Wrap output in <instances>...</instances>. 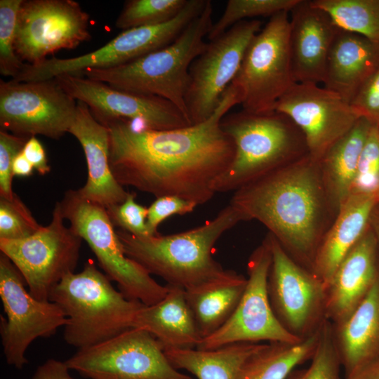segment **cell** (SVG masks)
<instances>
[{"label":"cell","instance_id":"ac0fdd59","mask_svg":"<svg viewBox=\"0 0 379 379\" xmlns=\"http://www.w3.org/2000/svg\"><path fill=\"white\" fill-rule=\"evenodd\" d=\"M53 79L74 100L86 105L103 125L116 120H138L152 130L191 126L178 107L163 98L119 90L80 74H65Z\"/></svg>","mask_w":379,"mask_h":379},{"label":"cell","instance_id":"f6af8a7d","mask_svg":"<svg viewBox=\"0 0 379 379\" xmlns=\"http://www.w3.org/2000/svg\"><path fill=\"white\" fill-rule=\"evenodd\" d=\"M34 167L25 157L22 150L15 157L12 165L13 176L28 177L32 175Z\"/></svg>","mask_w":379,"mask_h":379},{"label":"cell","instance_id":"7bdbcfd3","mask_svg":"<svg viewBox=\"0 0 379 379\" xmlns=\"http://www.w3.org/2000/svg\"><path fill=\"white\" fill-rule=\"evenodd\" d=\"M69 370L65 361L50 359L37 368L32 379H74Z\"/></svg>","mask_w":379,"mask_h":379},{"label":"cell","instance_id":"5bb4252c","mask_svg":"<svg viewBox=\"0 0 379 379\" xmlns=\"http://www.w3.org/2000/svg\"><path fill=\"white\" fill-rule=\"evenodd\" d=\"M77 102L55 79L19 82L0 80V127L15 135L58 140L68 133Z\"/></svg>","mask_w":379,"mask_h":379},{"label":"cell","instance_id":"74e56055","mask_svg":"<svg viewBox=\"0 0 379 379\" xmlns=\"http://www.w3.org/2000/svg\"><path fill=\"white\" fill-rule=\"evenodd\" d=\"M135 192H128L121 204L106 209L114 225L138 237L152 236L147 225V208L135 201Z\"/></svg>","mask_w":379,"mask_h":379},{"label":"cell","instance_id":"7c38bea8","mask_svg":"<svg viewBox=\"0 0 379 379\" xmlns=\"http://www.w3.org/2000/svg\"><path fill=\"white\" fill-rule=\"evenodd\" d=\"M25 284L18 270L1 253L0 298L6 314L0 320L1 343L7 363L18 369L27 364L25 353L35 339L51 337L67 324L57 304L35 298Z\"/></svg>","mask_w":379,"mask_h":379},{"label":"cell","instance_id":"44dd1931","mask_svg":"<svg viewBox=\"0 0 379 379\" xmlns=\"http://www.w3.org/2000/svg\"><path fill=\"white\" fill-rule=\"evenodd\" d=\"M378 245L369 226L337 268L326 288V319L333 325L350 317L379 277Z\"/></svg>","mask_w":379,"mask_h":379},{"label":"cell","instance_id":"4316f807","mask_svg":"<svg viewBox=\"0 0 379 379\" xmlns=\"http://www.w3.org/2000/svg\"><path fill=\"white\" fill-rule=\"evenodd\" d=\"M247 278L233 270L219 277L185 290L202 340L217 331L231 317L244 292Z\"/></svg>","mask_w":379,"mask_h":379},{"label":"cell","instance_id":"f35d334b","mask_svg":"<svg viewBox=\"0 0 379 379\" xmlns=\"http://www.w3.org/2000/svg\"><path fill=\"white\" fill-rule=\"evenodd\" d=\"M28 138L0 130V197L11 199L15 192L12 190V165Z\"/></svg>","mask_w":379,"mask_h":379},{"label":"cell","instance_id":"d6986e66","mask_svg":"<svg viewBox=\"0 0 379 379\" xmlns=\"http://www.w3.org/2000/svg\"><path fill=\"white\" fill-rule=\"evenodd\" d=\"M274 111L288 117L300 129L309 154L317 161L361 117L338 94L313 83H294Z\"/></svg>","mask_w":379,"mask_h":379},{"label":"cell","instance_id":"2e32d148","mask_svg":"<svg viewBox=\"0 0 379 379\" xmlns=\"http://www.w3.org/2000/svg\"><path fill=\"white\" fill-rule=\"evenodd\" d=\"M271 262L266 237L248 259L246 286L235 311L221 328L204 338L197 349L213 350L237 343H296L302 340L288 332L273 312L267 291Z\"/></svg>","mask_w":379,"mask_h":379},{"label":"cell","instance_id":"836d02e7","mask_svg":"<svg viewBox=\"0 0 379 379\" xmlns=\"http://www.w3.org/2000/svg\"><path fill=\"white\" fill-rule=\"evenodd\" d=\"M310 361L307 367L295 369L287 379H341L342 366L328 320L321 325L319 341Z\"/></svg>","mask_w":379,"mask_h":379},{"label":"cell","instance_id":"9c48e42d","mask_svg":"<svg viewBox=\"0 0 379 379\" xmlns=\"http://www.w3.org/2000/svg\"><path fill=\"white\" fill-rule=\"evenodd\" d=\"M289 12L270 18L254 36L232 81L242 109L252 113L274 111L278 100L295 83L289 50Z\"/></svg>","mask_w":379,"mask_h":379},{"label":"cell","instance_id":"6da1fadb","mask_svg":"<svg viewBox=\"0 0 379 379\" xmlns=\"http://www.w3.org/2000/svg\"><path fill=\"white\" fill-rule=\"evenodd\" d=\"M238 104V92L230 84L214 113L198 124L152 130L137 129L124 120L106 123L114 177L123 187L156 198L175 196L197 206L205 204L216 193L215 184L234 158V142L220 121Z\"/></svg>","mask_w":379,"mask_h":379},{"label":"cell","instance_id":"d6a6232c","mask_svg":"<svg viewBox=\"0 0 379 379\" xmlns=\"http://www.w3.org/2000/svg\"><path fill=\"white\" fill-rule=\"evenodd\" d=\"M300 0H229L218 20L213 22L207 39H215L239 22L259 16L290 12Z\"/></svg>","mask_w":379,"mask_h":379},{"label":"cell","instance_id":"d590c367","mask_svg":"<svg viewBox=\"0 0 379 379\" xmlns=\"http://www.w3.org/2000/svg\"><path fill=\"white\" fill-rule=\"evenodd\" d=\"M42 227L15 193L11 199L0 197V239H22Z\"/></svg>","mask_w":379,"mask_h":379},{"label":"cell","instance_id":"3957f363","mask_svg":"<svg viewBox=\"0 0 379 379\" xmlns=\"http://www.w3.org/2000/svg\"><path fill=\"white\" fill-rule=\"evenodd\" d=\"M245 221L230 203L212 220L190 230L171 235L138 237L116 231L126 255L168 285L190 289L212 281L225 271L213 258L220 237Z\"/></svg>","mask_w":379,"mask_h":379},{"label":"cell","instance_id":"bcb514c9","mask_svg":"<svg viewBox=\"0 0 379 379\" xmlns=\"http://www.w3.org/2000/svg\"><path fill=\"white\" fill-rule=\"evenodd\" d=\"M369 226L374 232L379 244V202L372 211L369 220Z\"/></svg>","mask_w":379,"mask_h":379},{"label":"cell","instance_id":"484cf974","mask_svg":"<svg viewBox=\"0 0 379 379\" xmlns=\"http://www.w3.org/2000/svg\"><path fill=\"white\" fill-rule=\"evenodd\" d=\"M332 328L345 374L379 357V277L350 317Z\"/></svg>","mask_w":379,"mask_h":379},{"label":"cell","instance_id":"ee69618b","mask_svg":"<svg viewBox=\"0 0 379 379\" xmlns=\"http://www.w3.org/2000/svg\"><path fill=\"white\" fill-rule=\"evenodd\" d=\"M344 379H379V357L345 374Z\"/></svg>","mask_w":379,"mask_h":379},{"label":"cell","instance_id":"52a82bcc","mask_svg":"<svg viewBox=\"0 0 379 379\" xmlns=\"http://www.w3.org/2000/svg\"><path fill=\"white\" fill-rule=\"evenodd\" d=\"M60 204L69 227L88 244L105 275L127 298L152 305L165 297L168 286L159 284L126 255L105 208L84 199L77 190H67Z\"/></svg>","mask_w":379,"mask_h":379},{"label":"cell","instance_id":"9a60e30c","mask_svg":"<svg viewBox=\"0 0 379 379\" xmlns=\"http://www.w3.org/2000/svg\"><path fill=\"white\" fill-rule=\"evenodd\" d=\"M272 262L267 291L281 325L304 339L317 331L326 319V289L313 272L293 260L270 234L267 235Z\"/></svg>","mask_w":379,"mask_h":379},{"label":"cell","instance_id":"f1b7e54d","mask_svg":"<svg viewBox=\"0 0 379 379\" xmlns=\"http://www.w3.org/2000/svg\"><path fill=\"white\" fill-rule=\"evenodd\" d=\"M262 343H237L213 350L169 349L164 350L171 364L198 379H239L246 359Z\"/></svg>","mask_w":379,"mask_h":379},{"label":"cell","instance_id":"d4e9b609","mask_svg":"<svg viewBox=\"0 0 379 379\" xmlns=\"http://www.w3.org/2000/svg\"><path fill=\"white\" fill-rule=\"evenodd\" d=\"M165 297L138 311L133 328L149 332L164 350L197 348L202 340L185 290L168 285Z\"/></svg>","mask_w":379,"mask_h":379},{"label":"cell","instance_id":"30bf717a","mask_svg":"<svg viewBox=\"0 0 379 379\" xmlns=\"http://www.w3.org/2000/svg\"><path fill=\"white\" fill-rule=\"evenodd\" d=\"M64 220L58 201L47 226L22 239H0L1 253L11 260L29 292L39 300H49L52 290L77 265L82 239L66 227Z\"/></svg>","mask_w":379,"mask_h":379},{"label":"cell","instance_id":"60d3db41","mask_svg":"<svg viewBox=\"0 0 379 379\" xmlns=\"http://www.w3.org/2000/svg\"><path fill=\"white\" fill-rule=\"evenodd\" d=\"M351 105L361 117L379 124V68L361 86Z\"/></svg>","mask_w":379,"mask_h":379},{"label":"cell","instance_id":"ffe728a7","mask_svg":"<svg viewBox=\"0 0 379 379\" xmlns=\"http://www.w3.org/2000/svg\"><path fill=\"white\" fill-rule=\"evenodd\" d=\"M289 50L295 83H323L328 54L339 28L310 1L300 0L289 12Z\"/></svg>","mask_w":379,"mask_h":379},{"label":"cell","instance_id":"8fae6325","mask_svg":"<svg viewBox=\"0 0 379 379\" xmlns=\"http://www.w3.org/2000/svg\"><path fill=\"white\" fill-rule=\"evenodd\" d=\"M90 379H192L175 368L149 332L132 328L65 361Z\"/></svg>","mask_w":379,"mask_h":379},{"label":"cell","instance_id":"ba28073f","mask_svg":"<svg viewBox=\"0 0 379 379\" xmlns=\"http://www.w3.org/2000/svg\"><path fill=\"white\" fill-rule=\"evenodd\" d=\"M207 0H188L182 11L171 20L157 25L124 30L103 46L69 58L53 57L36 65H25L15 81L52 79L58 76L78 74L88 69L118 67L173 42L206 6Z\"/></svg>","mask_w":379,"mask_h":379},{"label":"cell","instance_id":"cb8c5ba5","mask_svg":"<svg viewBox=\"0 0 379 379\" xmlns=\"http://www.w3.org/2000/svg\"><path fill=\"white\" fill-rule=\"evenodd\" d=\"M378 68L379 43L339 29L328 54L324 86L351 104Z\"/></svg>","mask_w":379,"mask_h":379},{"label":"cell","instance_id":"4fadbf2b","mask_svg":"<svg viewBox=\"0 0 379 379\" xmlns=\"http://www.w3.org/2000/svg\"><path fill=\"white\" fill-rule=\"evenodd\" d=\"M261 29L259 20L239 22L209 41L192 62L185 95L191 125L205 121L214 113L236 77L250 42Z\"/></svg>","mask_w":379,"mask_h":379},{"label":"cell","instance_id":"83f0119b","mask_svg":"<svg viewBox=\"0 0 379 379\" xmlns=\"http://www.w3.org/2000/svg\"><path fill=\"white\" fill-rule=\"evenodd\" d=\"M373 124L361 117L319 160L324 185L336 214L351 194L359 156Z\"/></svg>","mask_w":379,"mask_h":379},{"label":"cell","instance_id":"e575fe53","mask_svg":"<svg viewBox=\"0 0 379 379\" xmlns=\"http://www.w3.org/2000/svg\"><path fill=\"white\" fill-rule=\"evenodd\" d=\"M23 0H0V73L15 79L24 63L15 51L17 19Z\"/></svg>","mask_w":379,"mask_h":379},{"label":"cell","instance_id":"ab89813d","mask_svg":"<svg viewBox=\"0 0 379 379\" xmlns=\"http://www.w3.org/2000/svg\"><path fill=\"white\" fill-rule=\"evenodd\" d=\"M197 205L175 196H163L147 208V225L152 236L159 235L158 226L173 215H184L194 211Z\"/></svg>","mask_w":379,"mask_h":379},{"label":"cell","instance_id":"277c9868","mask_svg":"<svg viewBox=\"0 0 379 379\" xmlns=\"http://www.w3.org/2000/svg\"><path fill=\"white\" fill-rule=\"evenodd\" d=\"M212 17L213 6L208 0L202 12L166 46L118 67L88 69L79 74L119 90L166 100L189 121L185 95L190 68L207 46L205 38L213 24Z\"/></svg>","mask_w":379,"mask_h":379},{"label":"cell","instance_id":"7a4b0ae2","mask_svg":"<svg viewBox=\"0 0 379 379\" xmlns=\"http://www.w3.org/2000/svg\"><path fill=\"white\" fill-rule=\"evenodd\" d=\"M230 203L245 221L264 225L288 254L310 271L336 216L319 161L309 154L241 187Z\"/></svg>","mask_w":379,"mask_h":379},{"label":"cell","instance_id":"e0dca14e","mask_svg":"<svg viewBox=\"0 0 379 379\" xmlns=\"http://www.w3.org/2000/svg\"><path fill=\"white\" fill-rule=\"evenodd\" d=\"M89 15L73 0H23L16 27L18 58L36 65L62 49L88 41Z\"/></svg>","mask_w":379,"mask_h":379},{"label":"cell","instance_id":"7dc6e473","mask_svg":"<svg viewBox=\"0 0 379 379\" xmlns=\"http://www.w3.org/2000/svg\"><path fill=\"white\" fill-rule=\"evenodd\" d=\"M376 197H377V198H378V201H379V190H378V191L377 193H376Z\"/></svg>","mask_w":379,"mask_h":379},{"label":"cell","instance_id":"8992f818","mask_svg":"<svg viewBox=\"0 0 379 379\" xmlns=\"http://www.w3.org/2000/svg\"><path fill=\"white\" fill-rule=\"evenodd\" d=\"M110 281L90 260L82 271L67 274L52 290L49 300L67 318L63 334L67 343L80 350L133 328L144 305L127 298Z\"/></svg>","mask_w":379,"mask_h":379},{"label":"cell","instance_id":"c3c4849f","mask_svg":"<svg viewBox=\"0 0 379 379\" xmlns=\"http://www.w3.org/2000/svg\"><path fill=\"white\" fill-rule=\"evenodd\" d=\"M379 125V124H378Z\"/></svg>","mask_w":379,"mask_h":379},{"label":"cell","instance_id":"b9f144b4","mask_svg":"<svg viewBox=\"0 0 379 379\" xmlns=\"http://www.w3.org/2000/svg\"><path fill=\"white\" fill-rule=\"evenodd\" d=\"M22 152L40 175H44L50 172L51 166L45 149L36 136H32L27 139L22 149Z\"/></svg>","mask_w":379,"mask_h":379},{"label":"cell","instance_id":"4dcf8cb0","mask_svg":"<svg viewBox=\"0 0 379 379\" xmlns=\"http://www.w3.org/2000/svg\"><path fill=\"white\" fill-rule=\"evenodd\" d=\"M335 25L379 43V0H312Z\"/></svg>","mask_w":379,"mask_h":379},{"label":"cell","instance_id":"8d00e7d4","mask_svg":"<svg viewBox=\"0 0 379 379\" xmlns=\"http://www.w3.org/2000/svg\"><path fill=\"white\" fill-rule=\"evenodd\" d=\"M379 190V125L373 124L361 152L352 193L375 194Z\"/></svg>","mask_w":379,"mask_h":379},{"label":"cell","instance_id":"1f68e13d","mask_svg":"<svg viewBox=\"0 0 379 379\" xmlns=\"http://www.w3.org/2000/svg\"><path fill=\"white\" fill-rule=\"evenodd\" d=\"M188 0H129L126 1L115 26L126 30L154 26L175 18Z\"/></svg>","mask_w":379,"mask_h":379},{"label":"cell","instance_id":"f546056e","mask_svg":"<svg viewBox=\"0 0 379 379\" xmlns=\"http://www.w3.org/2000/svg\"><path fill=\"white\" fill-rule=\"evenodd\" d=\"M321 327L299 342L262 344L244 362L239 379H287L297 366L313 357Z\"/></svg>","mask_w":379,"mask_h":379},{"label":"cell","instance_id":"603a6c76","mask_svg":"<svg viewBox=\"0 0 379 379\" xmlns=\"http://www.w3.org/2000/svg\"><path fill=\"white\" fill-rule=\"evenodd\" d=\"M375 194L352 193L340 207L317 248L312 272L326 289L339 265L369 227Z\"/></svg>","mask_w":379,"mask_h":379},{"label":"cell","instance_id":"7402d4cb","mask_svg":"<svg viewBox=\"0 0 379 379\" xmlns=\"http://www.w3.org/2000/svg\"><path fill=\"white\" fill-rule=\"evenodd\" d=\"M68 133L79 142L87 164L86 184L77 190L80 195L105 208L122 203L128 192L117 181L109 167L108 128L93 117L86 105L77 101Z\"/></svg>","mask_w":379,"mask_h":379},{"label":"cell","instance_id":"5b68a950","mask_svg":"<svg viewBox=\"0 0 379 379\" xmlns=\"http://www.w3.org/2000/svg\"><path fill=\"white\" fill-rule=\"evenodd\" d=\"M222 131L233 140V160L215 184V192L241 187L309 154L305 136L286 115L244 109L225 114Z\"/></svg>","mask_w":379,"mask_h":379}]
</instances>
